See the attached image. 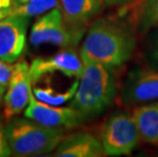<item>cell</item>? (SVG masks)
<instances>
[{
  "label": "cell",
  "instance_id": "6da1fadb",
  "mask_svg": "<svg viewBox=\"0 0 158 157\" xmlns=\"http://www.w3.org/2000/svg\"><path fill=\"white\" fill-rule=\"evenodd\" d=\"M133 28L112 18H101L90 25L80 50L82 57L116 68L130 60L136 49Z\"/></svg>",
  "mask_w": 158,
  "mask_h": 157
},
{
  "label": "cell",
  "instance_id": "7a4b0ae2",
  "mask_svg": "<svg viewBox=\"0 0 158 157\" xmlns=\"http://www.w3.org/2000/svg\"><path fill=\"white\" fill-rule=\"evenodd\" d=\"M82 59L83 73L69 106L88 121L101 115L113 102L116 95L115 68L86 57Z\"/></svg>",
  "mask_w": 158,
  "mask_h": 157
},
{
  "label": "cell",
  "instance_id": "3957f363",
  "mask_svg": "<svg viewBox=\"0 0 158 157\" xmlns=\"http://www.w3.org/2000/svg\"><path fill=\"white\" fill-rule=\"evenodd\" d=\"M5 134L13 156H37L57 148L64 130L43 126L31 118H12L5 126Z\"/></svg>",
  "mask_w": 158,
  "mask_h": 157
},
{
  "label": "cell",
  "instance_id": "277c9868",
  "mask_svg": "<svg viewBox=\"0 0 158 157\" xmlns=\"http://www.w3.org/2000/svg\"><path fill=\"white\" fill-rule=\"evenodd\" d=\"M85 32V30L70 28L63 19L60 8L55 7L37 19L30 33V42L34 47L52 44L73 48L78 45Z\"/></svg>",
  "mask_w": 158,
  "mask_h": 157
},
{
  "label": "cell",
  "instance_id": "5b68a950",
  "mask_svg": "<svg viewBox=\"0 0 158 157\" xmlns=\"http://www.w3.org/2000/svg\"><path fill=\"white\" fill-rule=\"evenodd\" d=\"M141 137L133 114L117 111L104 123L101 140L105 155L122 156L130 154L139 144Z\"/></svg>",
  "mask_w": 158,
  "mask_h": 157
},
{
  "label": "cell",
  "instance_id": "8992f818",
  "mask_svg": "<svg viewBox=\"0 0 158 157\" xmlns=\"http://www.w3.org/2000/svg\"><path fill=\"white\" fill-rule=\"evenodd\" d=\"M120 97L127 105L158 101V68H133L124 79Z\"/></svg>",
  "mask_w": 158,
  "mask_h": 157
},
{
  "label": "cell",
  "instance_id": "52a82bcc",
  "mask_svg": "<svg viewBox=\"0 0 158 157\" xmlns=\"http://www.w3.org/2000/svg\"><path fill=\"white\" fill-rule=\"evenodd\" d=\"M23 114L25 118H31L43 126L61 130L77 128L86 122V118L72 106L57 107L46 104L37 99L33 91Z\"/></svg>",
  "mask_w": 158,
  "mask_h": 157
},
{
  "label": "cell",
  "instance_id": "ba28073f",
  "mask_svg": "<svg viewBox=\"0 0 158 157\" xmlns=\"http://www.w3.org/2000/svg\"><path fill=\"white\" fill-rule=\"evenodd\" d=\"M84 62L73 48H65L48 57H37L30 65V76L35 84L49 73L60 72L69 78L80 79L83 73Z\"/></svg>",
  "mask_w": 158,
  "mask_h": 157
},
{
  "label": "cell",
  "instance_id": "9c48e42d",
  "mask_svg": "<svg viewBox=\"0 0 158 157\" xmlns=\"http://www.w3.org/2000/svg\"><path fill=\"white\" fill-rule=\"evenodd\" d=\"M32 84L28 62L19 60L15 64L10 82L3 99V116L5 119H10L19 114L27 104H29L33 91Z\"/></svg>",
  "mask_w": 158,
  "mask_h": 157
},
{
  "label": "cell",
  "instance_id": "30bf717a",
  "mask_svg": "<svg viewBox=\"0 0 158 157\" xmlns=\"http://www.w3.org/2000/svg\"><path fill=\"white\" fill-rule=\"evenodd\" d=\"M30 18L8 15L0 21V59L13 63L23 54Z\"/></svg>",
  "mask_w": 158,
  "mask_h": 157
},
{
  "label": "cell",
  "instance_id": "8fae6325",
  "mask_svg": "<svg viewBox=\"0 0 158 157\" xmlns=\"http://www.w3.org/2000/svg\"><path fill=\"white\" fill-rule=\"evenodd\" d=\"M105 155L101 140L90 133L78 132L64 136L55 149L58 157H100Z\"/></svg>",
  "mask_w": 158,
  "mask_h": 157
},
{
  "label": "cell",
  "instance_id": "7c38bea8",
  "mask_svg": "<svg viewBox=\"0 0 158 157\" xmlns=\"http://www.w3.org/2000/svg\"><path fill=\"white\" fill-rule=\"evenodd\" d=\"M103 5L104 0H59V8L66 24L73 29L85 31Z\"/></svg>",
  "mask_w": 158,
  "mask_h": 157
},
{
  "label": "cell",
  "instance_id": "4fadbf2b",
  "mask_svg": "<svg viewBox=\"0 0 158 157\" xmlns=\"http://www.w3.org/2000/svg\"><path fill=\"white\" fill-rule=\"evenodd\" d=\"M133 118L141 139L149 144L158 145V101L138 106L134 109Z\"/></svg>",
  "mask_w": 158,
  "mask_h": 157
},
{
  "label": "cell",
  "instance_id": "5bb4252c",
  "mask_svg": "<svg viewBox=\"0 0 158 157\" xmlns=\"http://www.w3.org/2000/svg\"><path fill=\"white\" fill-rule=\"evenodd\" d=\"M138 31H150L158 28V0H143L135 12Z\"/></svg>",
  "mask_w": 158,
  "mask_h": 157
},
{
  "label": "cell",
  "instance_id": "9a60e30c",
  "mask_svg": "<svg viewBox=\"0 0 158 157\" xmlns=\"http://www.w3.org/2000/svg\"><path fill=\"white\" fill-rule=\"evenodd\" d=\"M79 84L80 79H77L64 92H56L52 88H37V87H34L33 93H34L36 98L40 101L49 105L59 106L73 98L77 90H78Z\"/></svg>",
  "mask_w": 158,
  "mask_h": 157
},
{
  "label": "cell",
  "instance_id": "2e32d148",
  "mask_svg": "<svg viewBox=\"0 0 158 157\" xmlns=\"http://www.w3.org/2000/svg\"><path fill=\"white\" fill-rule=\"evenodd\" d=\"M58 6L59 0H28L22 4L13 5L10 15H22L32 18V16L44 14Z\"/></svg>",
  "mask_w": 158,
  "mask_h": 157
},
{
  "label": "cell",
  "instance_id": "e0dca14e",
  "mask_svg": "<svg viewBox=\"0 0 158 157\" xmlns=\"http://www.w3.org/2000/svg\"><path fill=\"white\" fill-rule=\"evenodd\" d=\"M150 31L145 42L144 59L148 66L158 68V28Z\"/></svg>",
  "mask_w": 158,
  "mask_h": 157
},
{
  "label": "cell",
  "instance_id": "ac0fdd59",
  "mask_svg": "<svg viewBox=\"0 0 158 157\" xmlns=\"http://www.w3.org/2000/svg\"><path fill=\"white\" fill-rule=\"evenodd\" d=\"M15 64L0 59V85L7 90Z\"/></svg>",
  "mask_w": 158,
  "mask_h": 157
},
{
  "label": "cell",
  "instance_id": "d6986e66",
  "mask_svg": "<svg viewBox=\"0 0 158 157\" xmlns=\"http://www.w3.org/2000/svg\"><path fill=\"white\" fill-rule=\"evenodd\" d=\"M11 155V150L9 148L7 138L5 134V126L0 121V157H7Z\"/></svg>",
  "mask_w": 158,
  "mask_h": 157
},
{
  "label": "cell",
  "instance_id": "ffe728a7",
  "mask_svg": "<svg viewBox=\"0 0 158 157\" xmlns=\"http://www.w3.org/2000/svg\"><path fill=\"white\" fill-rule=\"evenodd\" d=\"M13 0H0V21L10 15Z\"/></svg>",
  "mask_w": 158,
  "mask_h": 157
},
{
  "label": "cell",
  "instance_id": "44dd1931",
  "mask_svg": "<svg viewBox=\"0 0 158 157\" xmlns=\"http://www.w3.org/2000/svg\"><path fill=\"white\" fill-rule=\"evenodd\" d=\"M136 0H104V5L106 6H126L131 4Z\"/></svg>",
  "mask_w": 158,
  "mask_h": 157
},
{
  "label": "cell",
  "instance_id": "7402d4cb",
  "mask_svg": "<svg viewBox=\"0 0 158 157\" xmlns=\"http://www.w3.org/2000/svg\"><path fill=\"white\" fill-rule=\"evenodd\" d=\"M5 92H6V89H4L1 85H0V105H1V103H2V100L4 99Z\"/></svg>",
  "mask_w": 158,
  "mask_h": 157
},
{
  "label": "cell",
  "instance_id": "603a6c76",
  "mask_svg": "<svg viewBox=\"0 0 158 157\" xmlns=\"http://www.w3.org/2000/svg\"><path fill=\"white\" fill-rule=\"evenodd\" d=\"M28 0H13V5L15 4H22V3L27 2Z\"/></svg>",
  "mask_w": 158,
  "mask_h": 157
}]
</instances>
